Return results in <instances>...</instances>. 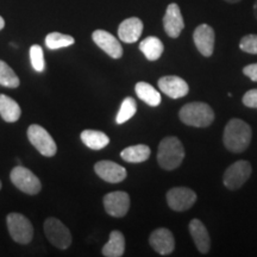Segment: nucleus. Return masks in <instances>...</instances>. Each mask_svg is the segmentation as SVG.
<instances>
[{"label": "nucleus", "mask_w": 257, "mask_h": 257, "mask_svg": "<svg viewBox=\"0 0 257 257\" xmlns=\"http://www.w3.org/2000/svg\"><path fill=\"white\" fill-rule=\"evenodd\" d=\"M125 251V238L120 231H112L110 239L102 248V255L106 257H120Z\"/></svg>", "instance_id": "obj_20"}, {"label": "nucleus", "mask_w": 257, "mask_h": 257, "mask_svg": "<svg viewBox=\"0 0 257 257\" xmlns=\"http://www.w3.org/2000/svg\"><path fill=\"white\" fill-rule=\"evenodd\" d=\"M140 49L149 61H156L162 56L163 50V43L161 42L160 38L155 36H149L140 43Z\"/></svg>", "instance_id": "obj_21"}, {"label": "nucleus", "mask_w": 257, "mask_h": 257, "mask_svg": "<svg viewBox=\"0 0 257 257\" xmlns=\"http://www.w3.org/2000/svg\"><path fill=\"white\" fill-rule=\"evenodd\" d=\"M4 27H5V21H4V18H3L2 16H0V31H2L3 29H4Z\"/></svg>", "instance_id": "obj_32"}, {"label": "nucleus", "mask_w": 257, "mask_h": 257, "mask_svg": "<svg viewBox=\"0 0 257 257\" xmlns=\"http://www.w3.org/2000/svg\"><path fill=\"white\" fill-rule=\"evenodd\" d=\"M135 91H136V94L141 100L146 102L152 107H156L161 104V94L159 91H156L155 88L153 87L152 85L147 82H138L135 86Z\"/></svg>", "instance_id": "obj_23"}, {"label": "nucleus", "mask_w": 257, "mask_h": 257, "mask_svg": "<svg viewBox=\"0 0 257 257\" xmlns=\"http://www.w3.org/2000/svg\"><path fill=\"white\" fill-rule=\"evenodd\" d=\"M81 141L86 147L93 150H100L107 147L110 138L104 133L98 130H85L81 133Z\"/></svg>", "instance_id": "obj_22"}, {"label": "nucleus", "mask_w": 257, "mask_h": 257, "mask_svg": "<svg viewBox=\"0 0 257 257\" xmlns=\"http://www.w3.org/2000/svg\"><path fill=\"white\" fill-rule=\"evenodd\" d=\"M149 242L153 249L162 256H167L174 251V236H173V233L168 229H165V227H161V229L154 231L150 234Z\"/></svg>", "instance_id": "obj_16"}, {"label": "nucleus", "mask_w": 257, "mask_h": 257, "mask_svg": "<svg viewBox=\"0 0 257 257\" xmlns=\"http://www.w3.org/2000/svg\"><path fill=\"white\" fill-rule=\"evenodd\" d=\"M143 22L137 17H131L123 21L118 28V37L124 43H135L140 40L143 32Z\"/></svg>", "instance_id": "obj_17"}, {"label": "nucleus", "mask_w": 257, "mask_h": 257, "mask_svg": "<svg viewBox=\"0 0 257 257\" xmlns=\"http://www.w3.org/2000/svg\"><path fill=\"white\" fill-rule=\"evenodd\" d=\"M197 201V194L187 187H174L167 193V202L172 210L182 212L189 210Z\"/></svg>", "instance_id": "obj_9"}, {"label": "nucleus", "mask_w": 257, "mask_h": 257, "mask_svg": "<svg viewBox=\"0 0 257 257\" xmlns=\"http://www.w3.org/2000/svg\"><path fill=\"white\" fill-rule=\"evenodd\" d=\"M179 117L186 125L194 127H206L213 123L214 112L206 102L194 101L186 104L179 112Z\"/></svg>", "instance_id": "obj_3"}, {"label": "nucleus", "mask_w": 257, "mask_h": 257, "mask_svg": "<svg viewBox=\"0 0 257 257\" xmlns=\"http://www.w3.org/2000/svg\"><path fill=\"white\" fill-rule=\"evenodd\" d=\"M163 28H165L166 34L172 38H178L181 31L184 30V17H182L179 5L175 3L169 4L166 10V15L163 17Z\"/></svg>", "instance_id": "obj_14"}, {"label": "nucleus", "mask_w": 257, "mask_h": 257, "mask_svg": "<svg viewBox=\"0 0 257 257\" xmlns=\"http://www.w3.org/2000/svg\"><path fill=\"white\" fill-rule=\"evenodd\" d=\"M250 175H251V165L248 161H237L225 170L223 176L224 186L231 191H236L248 181Z\"/></svg>", "instance_id": "obj_7"}, {"label": "nucleus", "mask_w": 257, "mask_h": 257, "mask_svg": "<svg viewBox=\"0 0 257 257\" xmlns=\"http://www.w3.org/2000/svg\"><path fill=\"white\" fill-rule=\"evenodd\" d=\"M0 85L9 88H17L21 85L19 78L16 75L14 69L2 60H0Z\"/></svg>", "instance_id": "obj_26"}, {"label": "nucleus", "mask_w": 257, "mask_h": 257, "mask_svg": "<svg viewBox=\"0 0 257 257\" xmlns=\"http://www.w3.org/2000/svg\"><path fill=\"white\" fill-rule=\"evenodd\" d=\"M185 159V149L178 137L169 136L163 138L157 150V162L161 168L166 170L176 169Z\"/></svg>", "instance_id": "obj_2"}, {"label": "nucleus", "mask_w": 257, "mask_h": 257, "mask_svg": "<svg viewBox=\"0 0 257 257\" xmlns=\"http://www.w3.org/2000/svg\"><path fill=\"white\" fill-rule=\"evenodd\" d=\"M74 43H75L74 37L69 36V35L61 34V32H51L46 37V44L50 50H57L61 49V48L69 47Z\"/></svg>", "instance_id": "obj_25"}, {"label": "nucleus", "mask_w": 257, "mask_h": 257, "mask_svg": "<svg viewBox=\"0 0 257 257\" xmlns=\"http://www.w3.org/2000/svg\"><path fill=\"white\" fill-rule=\"evenodd\" d=\"M226 3H230V4H236V3H239L240 0H225Z\"/></svg>", "instance_id": "obj_34"}, {"label": "nucleus", "mask_w": 257, "mask_h": 257, "mask_svg": "<svg viewBox=\"0 0 257 257\" xmlns=\"http://www.w3.org/2000/svg\"><path fill=\"white\" fill-rule=\"evenodd\" d=\"M94 170L99 178L110 184H118L126 179V169L112 161H99L95 163Z\"/></svg>", "instance_id": "obj_12"}, {"label": "nucleus", "mask_w": 257, "mask_h": 257, "mask_svg": "<svg viewBox=\"0 0 257 257\" xmlns=\"http://www.w3.org/2000/svg\"><path fill=\"white\" fill-rule=\"evenodd\" d=\"M243 104L246 106V107L250 108H256L257 110V88L256 89H250L243 95L242 99Z\"/></svg>", "instance_id": "obj_30"}, {"label": "nucleus", "mask_w": 257, "mask_h": 257, "mask_svg": "<svg viewBox=\"0 0 257 257\" xmlns=\"http://www.w3.org/2000/svg\"><path fill=\"white\" fill-rule=\"evenodd\" d=\"M30 61L31 66L36 72H43L46 68V62H44L43 49L38 44H34L30 48Z\"/></svg>", "instance_id": "obj_28"}, {"label": "nucleus", "mask_w": 257, "mask_h": 257, "mask_svg": "<svg viewBox=\"0 0 257 257\" xmlns=\"http://www.w3.org/2000/svg\"><path fill=\"white\" fill-rule=\"evenodd\" d=\"M251 127L238 118H232L226 124L223 135L224 146L231 153H243L251 142Z\"/></svg>", "instance_id": "obj_1"}, {"label": "nucleus", "mask_w": 257, "mask_h": 257, "mask_svg": "<svg viewBox=\"0 0 257 257\" xmlns=\"http://www.w3.org/2000/svg\"><path fill=\"white\" fill-rule=\"evenodd\" d=\"M22 110L18 102L5 94H0V115L8 123H15L21 118Z\"/></svg>", "instance_id": "obj_19"}, {"label": "nucleus", "mask_w": 257, "mask_h": 257, "mask_svg": "<svg viewBox=\"0 0 257 257\" xmlns=\"http://www.w3.org/2000/svg\"><path fill=\"white\" fill-rule=\"evenodd\" d=\"M189 232L193 240H194L195 246L201 253H207L211 246L210 233L205 225L199 219H193L189 223Z\"/></svg>", "instance_id": "obj_18"}, {"label": "nucleus", "mask_w": 257, "mask_h": 257, "mask_svg": "<svg viewBox=\"0 0 257 257\" xmlns=\"http://www.w3.org/2000/svg\"><path fill=\"white\" fill-rule=\"evenodd\" d=\"M12 184H14L18 189H21L23 193H27L29 195H35L41 192L42 184L40 179L37 178L30 169L25 167L17 166L12 169L11 174Z\"/></svg>", "instance_id": "obj_8"}, {"label": "nucleus", "mask_w": 257, "mask_h": 257, "mask_svg": "<svg viewBox=\"0 0 257 257\" xmlns=\"http://www.w3.org/2000/svg\"><path fill=\"white\" fill-rule=\"evenodd\" d=\"M193 41L201 55L206 57L212 56L214 50V41H216L213 28L208 24L199 25L193 34Z\"/></svg>", "instance_id": "obj_11"}, {"label": "nucleus", "mask_w": 257, "mask_h": 257, "mask_svg": "<svg viewBox=\"0 0 257 257\" xmlns=\"http://www.w3.org/2000/svg\"><path fill=\"white\" fill-rule=\"evenodd\" d=\"M253 15H255V18L257 19V0L255 2V4H253Z\"/></svg>", "instance_id": "obj_33"}, {"label": "nucleus", "mask_w": 257, "mask_h": 257, "mask_svg": "<svg viewBox=\"0 0 257 257\" xmlns=\"http://www.w3.org/2000/svg\"><path fill=\"white\" fill-rule=\"evenodd\" d=\"M150 148L146 144H138L125 148L120 153L121 159L128 163H141L147 161L150 157Z\"/></svg>", "instance_id": "obj_24"}, {"label": "nucleus", "mask_w": 257, "mask_h": 257, "mask_svg": "<svg viewBox=\"0 0 257 257\" xmlns=\"http://www.w3.org/2000/svg\"><path fill=\"white\" fill-rule=\"evenodd\" d=\"M104 207L112 217H124L130 208V197L126 192L115 191L108 193L104 197Z\"/></svg>", "instance_id": "obj_10"}, {"label": "nucleus", "mask_w": 257, "mask_h": 257, "mask_svg": "<svg viewBox=\"0 0 257 257\" xmlns=\"http://www.w3.org/2000/svg\"><path fill=\"white\" fill-rule=\"evenodd\" d=\"M9 232L12 239L19 244H28L34 237V227L31 221L21 213H10L6 217Z\"/></svg>", "instance_id": "obj_4"}, {"label": "nucleus", "mask_w": 257, "mask_h": 257, "mask_svg": "<svg viewBox=\"0 0 257 257\" xmlns=\"http://www.w3.org/2000/svg\"><path fill=\"white\" fill-rule=\"evenodd\" d=\"M0 189H2V181H0Z\"/></svg>", "instance_id": "obj_35"}, {"label": "nucleus", "mask_w": 257, "mask_h": 257, "mask_svg": "<svg viewBox=\"0 0 257 257\" xmlns=\"http://www.w3.org/2000/svg\"><path fill=\"white\" fill-rule=\"evenodd\" d=\"M92 38L94 43L104 50L112 59H120L123 56V48L119 41L113 35L105 30H95L92 34Z\"/></svg>", "instance_id": "obj_13"}, {"label": "nucleus", "mask_w": 257, "mask_h": 257, "mask_svg": "<svg viewBox=\"0 0 257 257\" xmlns=\"http://www.w3.org/2000/svg\"><path fill=\"white\" fill-rule=\"evenodd\" d=\"M159 88L162 93L168 95L172 99L184 98L188 94L189 87L188 83L184 79L175 75L163 76L159 80Z\"/></svg>", "instance_id": "obj_15"}, {"label": "nucleus", "mask_w": 257, "mask_h": 257, "mask_svg": "<svg viewBox=\"0 0 257 257\" xmlns=\"http://www.w3.org/2000/svg\"><path fill=\"white\" fill-rule=\"evenodd\" d=\"M240 50L244 53L257 55V35H246L239 42Z\"/></svg>", "instance_id": "obj_29"}, {"label": "nucleus", "mask_w": 257, "mask_h": 257, "mask_svg": "<svg viewBox=\"0 0 257 257\" xmlns=\"http://www.w3.org/2000/svg\"><path fill=\"white\" fill-rule=\"evenodd\" d=\"M28 138L30 143L46 157H53L57 153V146L51 135L43 126L32 124L28 128Z\"/></svg>", "instance_id": "obj_5"}, {"label": "nucleus", "mask_w": 257, "mask_h": 257, "mask_svg": "<svg viewBox=\"0 0 257 257\" xmlns=\"http://www.w3.org/2000/svg\"><path fill=\"white\" fill-rule=\"evenodd\" d=\"M243 73H244V75L248 76L250 80L257 82V63L248 64L246 67H244Z\"/></svg>", "instance_id": "obj_31"}, {"label": "nucleus", "mask_w": 257, "mask_h": 257, "mask_svg": "<svg viewBox=\"0 0 257 257\" xmlns=\"http://www.w3.org/2000/svg\"><path fill=\"white\" fill-rule=\"evenodd\" d=\"M44 233L49 242L59 249H68L72 244L69 229L57 218H48L44 221Z\"/></svg>", "instance_id": "obj_6"}, {"label": "nucleus", "mask_w": 257, "mask_h": 257, "mask_svg": "<svg viewBox=\"0 0 257 257\" xmlns=\"http://www.w3.org/2000/svg\"><path fill=\"white\" fill-rule=\"evenodd\" d=\"M137 111V104L136 100L134 98H125L123 102H121L119 111H118L117 117H115V123L117 124H124L126 123L128 119L134 117L136 114Z\"/></svg>", "instance_id": "obj_27"}]
</instances>
